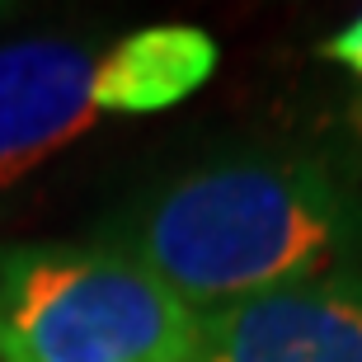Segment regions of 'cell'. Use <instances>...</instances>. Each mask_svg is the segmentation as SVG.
I'll list each match as a JSON object with an SVG mask.
<instances>
[{"mask_svg":"<svg viewBox=\"0 0 362 362\" xmlns=\"http://www.w3.org/2000/svg\"><path fill=\"white\" fill-rule=\"evenodd\" d=\"M179 301L216 310L292 282L362 273V188L320 156H226L156 184L94 230Z\"/></svg>","mask_w":362,"mask_h":362,"instance_id":"cell-1","label":"cell"},{"mask_svg":"<svg viewBox=\"0 0 362 362\" xmlns=\"http://www.w3.org/2000/svg\"><path fill=\"white\" fill-rule=\"evenodd\" d=\"M216 38L193 24H146L118 38L0 42V188L81 141L108 113H160L212 81Z\"/></svg>","mask_w":362,"mask_h":362,"instance_id":"cell-2","label":"cell"},{"mask_svg":"<svg viewBox=\"0 0 362 362\" xmlns=\"http://www.w3.org/2000/svg\"><path fill=\"white\" fill-rule=\"evenodd\" d=\"M202 315L104 245H0V362H193Z\"/></svg>","mask_w":362,"mask_h":362,"instance_id":"cell-3","label":"cell"},{"mask_svg":"<svg viewBox=\"0 0 362 362\" xmlns=\"http://www.w3.org/2000/svg\"><path fill=\"white\" fill-rule=\"evenodd\" d=\"M193 362H362V273H329L202 310Z\"/></svg>","mask_w":362,"mask_h":362,"instance_id":"cell-4","label":"cell"},{"mask_svg":"<svg viewBox=\"0 0 362 362\" xmlns=\"http://www.w3.org/2000/svg\"><path fill=\"white\" fill-rule=\"evenodd\" d=\"M325 57L339 62V66H349L353 76H362V14H358V19H349L334 38L325 42Z\"/></svg>","mask_w":362,"mask_h":362,"instance_id":"cell-5","label":"cell"},{"mask_svg":"<svg viewBox=\"0 0 362 362\" xmlns=\"http://www.w3.org/2000/svg\"><path fill=\"white\" fill-rule=\"evenodd\" d=\"M14 14H19V5H0V28H5V24H10V19H14Z\"/></svg>","mask_w":362,"mask_h":362,"instance_id":"cell-6","label":"cell"},{"mask_svg":"<svg viewBox=\"0 0 362 362\" xmlns=\"http://www.w3.org/2000/svg\"><path fill=\"white\" fill-rule=\"evenodd\" d=\"M358 127H362V104H358Z\"/></svg>","mask_w":362,"mask_h":362,"instance_id":"cell-7","label":"cell"}]
</instances>
